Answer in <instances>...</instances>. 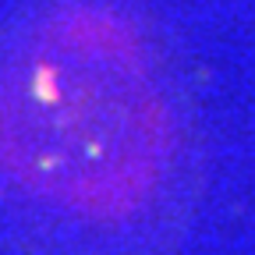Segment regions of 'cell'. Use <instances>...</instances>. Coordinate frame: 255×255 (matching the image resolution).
Masks as SVG:
<instances>
[{
  "label": "cell",
  "mask_w": 255,
  "mask_h": 255,
  "mask_svg": "<svg viewBox=\"0 0 255 255\" xmlns=\"http://www.w3.org/2000/svg\"><path fill=\"white\" fill-rule=\"evenodd\" d=\"M181 117L145 32L107 0H43L0 32V220L46 248H114L163 216Z\"/></svg>",
  "instance_id": "cell-1"
}]
</instances>
